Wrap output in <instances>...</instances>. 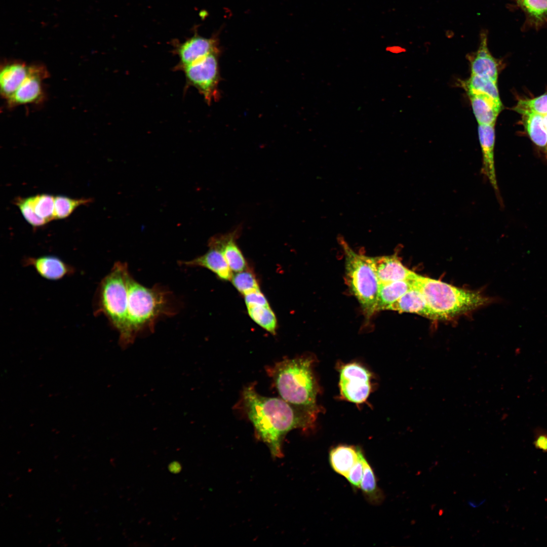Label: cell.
Returning <instances> with one entry per match:
<instances>
[{
  "instance_id": "d4e9b609",
  "label": "cell",
  "mask_w": 547,
  "mask_h": 547,
  "mask_svg": "<svg viewBox=\"0 0 547 547\" xmlns=\"http://www.w3.org/2000/svg\"><path fill=\"white\" fill-rule=\"evenodd\" d=\"M247 307L250 318L262 328L275 334L277 327L276 315L269 306H251Z\"/></svg>"
},
{
  "instance_id": "7c38bea8",
  "label": "cell",
  "mask_w": 547,
  "mask_h": 547,
  "mask_svg": "<svg viewBox=\"0 0 547 547\" xmlns=\"http://www.w3.org/2000/svg\"><path fill=\"white\" fill-rule=\"evenodd\" d=\"M372 258L379 284L411 280L417 274L405 266L396 254Z\"/></svg>"
},
{
  "instance_id": "ac0fdd59",
  "label": "cell",
  "mask_w": 547,
  "mask_h": 547,
  "mask_svg": "<svg viewBox=\"0 0 547 547\" xmlns=\"http://www.w3.org/2000/svg\"><path fill=\"white\" fill-rule=\"evenodd\" d=\"M29 66L20 61H13L2 66L0 87L2 96L7 100L17 90L27 76Z\"/></svg>"
},
{
  "instance_id": "1f68e13d",
  "label": "cell",
  "mask_w": 547,
  "mask_h": 547,
  "mask_svg": "<svg viewBox=\"0 0 547 547\" xmlns=\"http://www.w3.org/2000/svg\"><path fill=\"white\" fill-rule=\"evenodd\" d=\"M364 457L362 452L359 459L352 467L346 478L350 484L357 488L360 487L363 475Z\"/></svg>"
},
{
  "instance_id": "3957f363",
  "label": "cell",
  "mask_w": 547,
  "mask_h": 547,
  "mask_svg": "<svg viewBox=\"0 0 547 547\" xmlns=\"http://www.w3.org/2000/svg\"><path fill=\"white\" fill-rule=\"evenodd\" d=\"M310 357L285 359L267 369L281 398L292 405L316 415L318 387Z\"/></svg>"
},
{
  "instance_id": "6da1fadb",
  "label": "cell",
  "mask_w": 547,
  "mask_h": 547,
  "mask_svg": "<svg viewBox=\"0 0 547 547\" xmlns=\"http://www.w3.org/2000/svg\"><path fill=\"white\" fill-rule=\"evenodd\" d=\"M243 403L257 438L267 445L274 457L283 455V442L288 432L311 427L316 417L281 398L259 395L253 385L244 389Z\"/></svg>"
},
{
  "instance_id": "7402d4cb",
  "label": "cell",
  "mask_w": 547,
  "mask_h": 547,
  "mask_svg": "<svg viewBox=\"0 0 547 547\" xmlns=\"http://www.w3.org/2000/svg\"><path fill=\"white\" fill-rule=\"evenodd\" d=\"M522 115L523 125L531 141L544 150L547 145V132L543 116L530 113Z\"/></svg>"
},
{
  "instance_id": "d6986e66",
  "label": "cell",
  "mask_w": 547,
  "mask_h": 547,
  "mask_svg": "<svg viewBox=\"0 0 547 547\" xmlns=\"http://www.w3.org/2000/svg\"><path fill=\"white\" fill-rule=\"evenodd\" d=\"M237 236L236 231H233L226 235L215 236L210 240L209 245L219 249L230 269L237 272L245 269L247 263L235 242Z\"/></svg>"
},
{
  "instance_id": "277c9868",
  "label": "cell",
  "mask_w": 547,
  "mask_h": 547,
  "mask_svg": "<svg viewBox=\"0 0 547 547\" xmlns=\"http://www.w3.org/2000/svg\"><path fill=\"white\" fill-rule=\"evenodd\" d=\"M410 281L412 288L422 295L429 306L442 320L470 312L490 302L489 298L479 292L418 274Z\"/></svg>"
},
{
  "instance_id": "30bf717a",
  "label": "cell",
  "mask_w": 547,
  "mask_h": 547,
  "mask_svg": "<svg viewBox=\"0 0 547 547\" xmlns=\"http://www.w3.org/2000/svg\"><path fill=\"white\" fill-rule=\"evenodd\" d=\"M48 76L44 66L30 65L26 78L15 92L6 100L8 105L13 107L40 101L43 95L42 82Z\"/></svg>"
},
{
  "instance_id": "52a82bcc",
  "label": "cell",
  "mask_w": 547,
  "mask_h": 547,
  "mask_svg": "<svg viewBox=\"0 0 547 547\" xmlns=\"http://www.w3.org/2000/svg\"><path fill=\"white\" fill-rule=\"evenodd\" d=\"M218 55L210 54L181 69L184 72L187 85L196 88L209 104L220 97Z\"/></svg>"
},
{
  "instance_id": "8fae6325",
  "label": "cell",
  "mask_w": 547,
  "mask_h": 547,
  "mask_svg": "<svg viewBox=\"0 0 547 547\" xmlns=\"http://www.w3.org/2000/svg\"><path fill=\"white\" fill-rule=\"evenodd\" d=\"M22 263L25 266L33 267L43 278L51 281L60 280L75 272L72 266L53 255L27 257L23 259Z\"/></svg>"
},
{
  "instance_id": "cb8c5ba5",
  "label": "cell",
  "mask_w": 547,
  "mask_h": 547,
  "mask_svg": "<svg viewBox=\"0 0 547 547\" xmlns=\"http://www.w3.org/2000/svg\"><path fill=\"white\" fill-rule=\"evenodd\" d=\"M463 86L467 92L483 93L500 100L497 82L489 77L471 74L470 77L464 82Z\"/></svg>"
},
{
  "instance_id": "ba28073f",
  "label": "cell",
  "mask_w": 547,
  "mask_h": 547,
  "mask_svg": "<svg viewBox=\"0 0 547 547\" xmlns=\"http://www.w3.org/2000/svg\"><path fill=\"white\" fill-rule=\"evenodd\" d=\"M339 373V386L342 397L356 404L365 402L371 390V373L357 363L342 366Z\"/></svg>"
},
{
  "instance_id": "2e32d148",
  "label": "cell",
  "mask_w": 547,
  "mask_h": 547,
  "mask_svg": "<svg viewBox=\"0 0 547 547\" xmlns=\"http://www.w3.org/2000/svg\"><path fill=\"white\" fill-rule=\"evenodd\" d=\"M487 42L486 33H482L478 50L470 57L471 74L488 77L497 82L498 63L490 53Z\"/></svg>"
},
{
  "instance_id": "836d02e7",
  "label": "cell",
  "mask_w": 547,
  "mask_h": 547,
  "mask_svg": "<svg viewBox=\"0 0 547 547\" xmlns=\"http://www.w3.org/2000/svg\"><path fill=\"white\" fill-rule=\"evenodd\" d=\"M536 448L543 452H547V433L543 431H538L535 436L534 441Z\"/></svg>"
},
{
  "instance_id": "4dcf8cb0",
  "label": "cell",
  "mask_w": 547,
  "mask_h": 547,
  "mask_svg": "<svg viewBox=\"0 0 547 547\" xmlns=\"http://www.w3.org/2000/svg\"><path fill=\"white\" fill-rule=\"evenodd\" d=\"M15 203L25 220L33 227L41 226L47 223L35 212L31 197L17 199L16 200Z\"/></svg>"
},
{
  "instance_id": "e0dca14e",
  "label": "cell",
  "mask_w": 547,
  "mask_h": 547,
  "mask_svg": "<svg viewBox=\"0 0 547 547\" xmlns=\"http://www.w3.org/2000/svg\"><path fill=\"white\" fill-rule=\"evenodd\" d=\"M467 93L473 113L479 125L495 124L502 108L501 101L483 93Z\"/></svg>"
},
{
  "instance_id": "5b68a950",
  "label": "cell",
  "mask_w": 547,
  "mask_h": 547,
  "mask_svg": "<svg viewBox=\"0 0 547 547\" xmlns=\"http://www.w3.org/2000/svg\"><path fill=\"white\" fill-rule=\"evenodd\" d=\"M127 264L117 261L100 281L94 300V314L106 317L110 326L121 334L126 324V302L128 279Z\"/></svg>"
},
{
  "instance_id": "8992f818",
  "label": "cell",
  "mask_w": 547,
  "mask_h": 547,
  "mask_svg": "<svg viewBox=\"0 0 547 547\" xmlns=\"http://www.w3.org/2000/svg\"><path fill=\"white\" fill-rule=\"evenodd\" d=\"M346 283L360 303L367 318L376 312L379 282L371 257L356 253L343 240Z\"/></svg>"
},
{
  "instance_id": "d6a6232c",
  "label": "cell",
  "mask_w": 547,
  "mask_h": 547,
  "mask_svg": "<svg viewBox=\"0 0 547 547\" xmlns=\"http://www.w3.org/2000/svg\"><path fill=\"white\" fill-rule=\"evenodd\" d=\"M244 296L247 307L251 306H269L266 297L260 290L250 292Z\"/></svg>"
},
{
  "instance_id": "484cf974",
  "label": "cell",
  "mask_w": 547,
  "mask_h": 547,
  "mask_svg": "<svg viewBox=\"0 0 547 547\" xmlns=\"http://www.w3.org/2000/svg\"><path fill=\"white\" fill-rule=\"evenodd\" d=\"M530 19L536 25L547 22V0H517Z\"/></svg>"
},
{
  "instance_id": "f546056e",
  "label": "cell",
  "mask_w": 547,
  "mask_h": 547,
  "mask_svg": "<svg viewBox=\"0 0 547 547\" xmlns=\"http://www.w3.org/2000/svg\"><path fill=\"white\" fill-rule=\"evenodd\" d=\"M31 197L33 209L40 217L47 222L54 219V197L43 194Z\"/></svg>"
},
{
  "instance_id": "603a6c76",
  "label": "cell",
  "mask_w": 547,
  "mask_h": 547,
  "mask_svg": "<svg viewBox=\"0 0 547 547\" xmlns=\"http://www.w3.org/2000/svg\"><path fill=\"white\" fill-rule=\"evenodd\" d=\"M360 488L365 497L373 504L379 503L383 499V494L377 485L374 472L365 457Z\"/></svg>"
},
{
  "instance_id": "5bb4252c",
  "label": "cell",
  "mask_w": 547,
  "mask_h": 547,
  "mask_svg": "<svg viewBox=\"0 0 547 547\" xmlns=\"http://www.w3.org/2000/svg\"><path fill=\"white\" fill-rule=\"evenodd\" d=\"M386 310L416 314L434 321L442 320L439 315L429 306L422 295L414 288L388 306Z\"/></svg>"
},
{
  "instance_id": "4fadbf2b",
  "label": "cell",
  "mask_w": 547,
  "mask_h": 547,
  "mask_svg": "<svg viewBox=\"0 0 547 547\" xmlns=\"http://www.w3.org/2000/svg\"><path fill=\"white\" fill-rule=\"evenodd\" d=\"M494 125H479V140L482 154L481 172L489 181L497 195L499 194L494 162Z\"/></svg>"
},
{
  "instance_id": "e575fe53",
  "label": "cell",
  "mask_w": 547,
  "mask_h": 547,
  "mask_svg": "<svg viewBox=\"0 0 547 547\" xmlns=\"http://www.w3.org/2000/svg\"><path fill=\"white\" fill-rule=\"evenodd\" d=\"M543 120H544V123L545 127V128H546V132H547V114H546L545 115H543ZM544 152L546 158L547 159V145H546V146L545 147V150H544Z\"/></svg>"
},
{
  "instance_id": "44dd1931",
  "label": "cell",
  "mask_w": 547,
  "mask_h": 547,
  "mask_svg": "<svg viewBox=\"0 0 547 547\" xmlns=\"http://www.w3.org/2000/svg\"><path fill=\"white\" fill-rule=\"evenodd\" d=\"M412 288L409 281H399L379 284L376 312L386 310L388 306Z\"/></svg>"
},
{
  "instance_id": "ffe728a7",
  "label": "cell",
  "mask_w": 547,
  "mask_h": 547,
  "mask_svg": "<svg viewBox=\"0 0 547 547\" xmlns=\"http://www.w3.org/2000/svg\"><path fill=\"white\" fill-rule=\"evenodd\" d=\"M361 449L353 445H339L329 452V462L332 469L346 478L350 470L360 458Z\"/></svg>"
},
{
  "instance_id": "9c48e42d",
  "label": "cell",
  "mask_w": 547,
  "mask_h": 547,
  "mask_svg": "<svg viewBox=\"0 0 547 547\" xmlns=\"http://www.w3.org/2000/svg\"><path fill=\"white\" fill-rule=\"evenodd\" d=\"M175 53L179 59L177 68L182 69L211 54L219 53L218 40L206 38L197 34L175 46Z\"/></svg>"
},
{
  "instance_id": "4316f807",
  "label": "cell",
  "mask_w": 547,
  "mask_h": 547,
  "mask_svg": "<svg viewBox=\"0 0 547 547\" xmlns=\"http://www.w3.org/2000/svg\"><path fill=\"white\" fill-rule=\"evenodd\" d=\"M92 202L91 199H74L58 196L54 198V219H64L69 216L79 206Z\"/></svg>"
},
{
  "instance_id": "f1b7e54d",
  "label": "cell",
  "mask_w": 547,
  "mask_h": 547,
  "mask_svg": "<svg viewBox=\"0 0 547 547\" xmlns=\"http://www.w3.org/2000/svg\"><path fill=\"white\" fill-rule=\"evenodd\" d=\"M231 280L235 287L244 295L260 290L255 276L247 269L237 272Z\"/></svg>"
},
{
  "instance_id": "7a4b0ae2",
  "label": "cell",
  "mask_w": 547,
  "mask_h": 547,
  "mask_svg": "<svg viewBox=\"0 0 547 547\" xmlns=\"http://www.w3.org/2000/svg\"><path fill=\"white\" fill-rule=\"evenodd\" d=\"M126 304V324L119 340L122 348L132 344L137 337L153 332L158 320L178 311L176 300L168 289L158 284L145 287L131 274Z\"/></svg>"
},
{
  "instance_id": "83f0119b",
  "label": "cell",
  "mask_w": 547,
  "mask_h": 547,
  "mask_svg": "<svg viewBox=\"0 0 547 547\" xmlns=\"http://www.w3.org/2000/svg\"><path fill=\"white\" fill-rule=\"evenodd\" d=\"M513 110L521 114L530 113L545 115L547 114V93L533 98L520 99Z\"/></svg>"
},
{
  "instance_id": "9a60e30c",
  "label": "cell",
  "mask_w": 547,
  "mask_h": 547,
  "mask_svg": "<svg viewBox=\"0 0 547 547\" xmlns=\"http://www.w3.org/2000/svg\"><path fill=\"white\" fill-rule=\"evenodd\" d=\"M209 249L204 255L188 261H180L179 264L187 266H199L206 268L214 272L220 280L231 279V270L227 264L221 251L209 245Z\"/></svg>"
}]
</instances>
